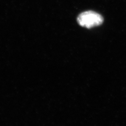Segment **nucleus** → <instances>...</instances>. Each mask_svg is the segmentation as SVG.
I'll list each match as a JSON object with an SVG mask.
<instances>
[{
	"instance_id": "nucleus-1",
	"label": "nucleus",
	"mask_w": 126,
	"mask_h": 126,
	"mask_svg": "<svg viewBox=\"0 0 126 126\" xmlns=\"http://www.w3.org/2000/svg\"><path fill=\"white\" fill-rule=\"evenodd\" d=\"M103 21V17L101 15L92 10L81 13L77 18L79 24L87 29L99 26L102 24Z\"/></svg>"
}]
</instances>
